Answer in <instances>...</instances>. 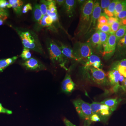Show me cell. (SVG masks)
I'll use <instances>...</instances> for the list:
<instances>
[{
  "label": "cell",
  "instance_id": "cell-26",
  "mask_svg": "<svg viewBox=\"0 0 126 126\" xmlns=\"http://www.w3.org/2000/svg\"><path fill=\"white\" fill-rule=\"evenodd\" d=\"M122 26V23H121V21H118L113 23L111 26L110 34H115L116 32Z\"/></svg>",
  "mask_w": 126,
  "mask_h": 126
},
{
  "label": "cell",
  "instance_id": "cell-15",
  "mask_svg": "<svg viewBox=\"0 0 126 126\" xmlns=\"http://www.w3.org/2000/svg\"><path fill=\"white\" fill-rule=\"evenodd\" d=\"M60 45L59 47L63 54L67 58L74 60L77 61H79L78 59L75 55L74 50L70 47L64 44L63 43L60 42Z\"/></svg>",
  "mask_w": 126,
  "mask_h": 126
},
{
  "label": "cell",
  "instance_id": "cell-18",
  "mask_svg": "<svg viewBox=\"0 0 126 126\" xmlns=\"http://www.w3.org/2000/svg\"><path fill=\"white\" fill-rule=\"evenodd\" d=\"M87 43L89 44L92 47L94 48L100 46L99 34L97 30L88 40Z\"/></svg>",
  "mask_w": 126,
  "mask_h": 126
},
{
  "label": "cell",
  "instance_id": "cell-17",
  "mask_svg": "<svg viewBox=\"0 0 126 126\" xmlns=\"http://www.w3.org/2000/svg\"><path fill=\"white\" fill-rule=\"evenodd\" d=\"M18 58L17 56H14L12 58L3 59L0 60V73L2 72L9 65L14 63Z\"/></svg>",
  "mask_w": 126,
  "mask_h": 126
},
{
  "label": "cell",
  "instance_id": "cell-52",
  "mask_svg": "<svg viewBox=\"0 0 126 126\" xmlns=\"http://www.w3.org/2000/svg\"><path fill=\"white\" fill-rule=\"evenodd\" d=\"M0 105H2V104H1L0 103Z\"/></svg>",
  "mask_w": 126,
  "mask_h": 126
},
{
  "label": "cell",
  "instance_id": "cell-21",
  "mask_svg": "<svg viewBox=\"0 0 126 126\" xmlns=\"http://www.w3.org/2000/svg\"><path fill=\"white\" fill-rule=\"evenodd\" d=\"M126 10V0H118L115 7L114 16L117 18L118 15L120 12Z\"/></svg>",
  "mask_w": 126,
  "mask_h": 126
},
{
  "label": "cell",
  "instance_id": "cell-36",
  "mask_svg": "<svg viewBox=\"0 0 126 126\" xmlns=\"http://www.w3.org/2000/svg\"><path fill=\"white\" fill-rule=\"evenodd\" d=\"M32 6L31 4L30 3H28L25 5L24 6H23L22 9V14H26L29 11L32 10Z\"/></svg>",
  "mask_w": 126,
  "mask_h": 126
},
{
  "label": "cell",
  "instance_id": "cell-28",
  "mask_svg": "<svg viewBox=\"0 0 126 126\" xmlns=\"http://www.w3.org/2000/svg\"><path fill=\"white\" fill-rule=\"evenodd\" d=\"M47 4L48 5V9L51 12H57L55 1L52 0H47Z\"/></svg>",
  "mask_w": 126,
  "mask_h": 126
},
{
  "label": "cell",
  "instance_id": "cell-10",
  "mask_svg": "<svg viewBox=\"0 0 126 126\" xmlns=\"http://www.w3.org/2000/svg\"><path fill=\"white\" fill-rule=\"evenodd\" d=\"M101 11L102 9L99 2L97 1L94 2L90 24L84 34L87 33L88 32L90 31V30L92 29L94 27L97 21L101 15Z\"/></svg>",
  "mask_w": 126,
  "mask_h": 126
},
{
  "label": "cell",
  "instance_id": "cell-38",
  "mask_svg": "<svg viewBox=\"0 0 126 126\" xmlns=\"http://www.w3.org/2000/svg\"><path fill=\"white\" fill-rule=\"evenodd\" d=\"M9 5V1L5 0H0V8L5 9L6 7L7 8Z\"/></svg>",
  "mask_w": 126,
  "mask_h": 126
},
{
  "label": "cell",
  "instance_id": "cell-35",
  "mask_svg": "<svg viewBox=\"0 0 126 126\" xmlns=\"http://www.w3.org/2000/svg\"><path fill=\"white\" fill-rule=\"evenodd\" d=\"M111 2L112 1L110 0H101V5L102 10L104 11L105 9L108 8Z\"/></svg>",
  "mask_w": 126,
  "mask_h": 126
},
{
  "label": "cell",
  "instance_id": "cell-41",
  "mask_svg": "<svg viewBox=\"0 0 126 126\" xmlns=\"http://www.w3.org/2000/svg\"><path fill=\"white\" fill-rule=\"evenodd\" d=\"M108 23L109 25L111 26V25L113 23L116 22V21H119L118 18H116V17H108Z\"/></svg>",
  "mask_w": 126,
  "mask_h": 126
},
{
  "label": "cell",
  "instance_id": "cell-43",
  "mask_svg": "<svg viewBox=\"0 0 126 126\" xmlns=\"http://www.w3.org/2000/svg\"><path fill=\"white\" fill-rule=\"evenodd\" d=\"M8 16L7 15H0V26L4 24L5 21L8 18Z\"/></svg>",
  "mask_w": 126,
  "mask_h": 126
},
{
  "label": "cell",
  "instance_id": "cell-40",
  "mask_svg": "<svg viewBox=\"0 0 126 126\" xmlns=\"http://www.w3.org/2000/svg\"><path fill=\"white\" fill-rule=\"evenodd\" d=\"M90 121L94 122H99L101 121V119L97 114H93L90 117Z\"/></svg>",
  "mask_w": 126,
  "mask_h": 126
},
{
  "label": "cell",
  "instance_id": "cell-22",
  "mask_svg": "<svg viewBox=\"0 0 126 126\" xmlns=\"http://www.w3.org/2000/svg\"><path fill=\"white\" fill-rule=\"evenodd\" d=\"M126 34V26H122L115 34L116 38L117 43H118Z\"/></svg>",
  "mask_w": 126,
  "mask_h": 126
},
{
  "label": "cell",
  "instance_id": "cell-5",
  "mask_svg": "<svg viewBox=\"0 0 126 126\" xmlns=\"http://www.w3.org/2000/svg\"><path fill=\"white\" fill-rule=\"evenodd\" d=\"M90 73V78L97 84L101 86H108L110 85L107 75L103 70L98 69L92 67H89L86 68Z\"/></svg>",
  "mask_w": 126,
  "mask_h": 126
},
{
  "label": "cell",
  "instance_id": "cell-11",
  "mask_svg": "<svg viewBox=\"0 0 126 126\" xmlns=\"http://www.w3.org/2000/svg\"><path fill=\"white\" fill-rule=\"evenodd\" d=\"M116 38L115 34L109 35L108 40L106 44L103 46L104 49L102 52L103 56L111 54L115 51L116 45Z\"/></svg>",
  "mask_w": 126,
  "mask_h": 126
},
{
  "label": "cell",
  "instance_id": "cell-2",
  "mask_svg": "<svg viewBox=\"0 0 126 126\" xmlns=\"http://www.w3.org/2000/svg\"><path fill=\"white\" fill-rule=\"evenodd\" d=\"M94 4L93 1L89 0L86 1L82 6L77 29V34L82 32L85 33L87 29L90 24Z\"/></svg>",
  "mask_w": 126,
  "mask_h": 126
},
{
  "label": "cell",
  "instance_id": "cell-7",
  "mask_svg": "<svg viewBox=\"0 0 126 126\" xmlns=\"http://www.w3.org/2000/svg\"><path fill=\"white\" fill-rule=\"evenodd\" d=\"M74 52L79 61L83 59H87L93 53L92 47L87 43H79L77 49Z\"/></svg>",
  "mask_w": 126,
  "mask_h": 126
},
{
  "label": "cell",
  "instance_id": "cell-27",
  "mask_svg": "<svg viewBox=\"0 0 126 126\" xmlns=\"http://www.w3.org/2000/svg\"><path fill=\"white\" fill-rule=\"evenodd\" d=\"M40 6V10L43 16L46 15L48 9L47 1L41 0Z\"/></svg>",
  "mask_w": 126,
  "mask_h": 126
},
{
  "label": "cell",
  "instance_id": "cell-23",
  "mask_svg": "<svg viewBox=\"0 0 126 126\" xmlns=\"http://www.w3.org/2000/svg\"><path fill=\"white\" fill-rule=\"evenodd\" d=\"M97 31L99 34L100 46H103L107 43L109 35L108 34L102 32L98 30H97Z\"/></svg>",
  "mask_w": 126,
  "mask_h": 126
},
{
  "label": "cell",
  "instance_id": "cell-16",
  "mask_svg": "<svg viewBox=\"0 0 126 126\" xmlns=\"http://www.w3.org/2000/svg\"><path fill=\"white\" fill-rule=\"evenodd\" d=\"M121 101V99L117 98H111L104 100L101 103L107 106L110 109V111L113 112L117 108L118 104Z\"/></svg>",
  "mask_w": 126,
  "mask_h": 126
},
{
  "label": "cell",
  "instance_id": "cell-8",
  "mask_svg": "<svg viewBox=\"0 0 126 126\" xmlns=\"http://www.w3.org/2000/svg\"><path fill=\"white\" fill-rule=\"evenodd\" d=\"M22 66L27 70L40 71L47 69L46 67L38 60L31 58L29 60L25 61L21 63Z\"/></svg>",
  "mask_w": 126,
  "mask_h": 126
},
{
  "label": "cell",
  "instance_id": "cell-48",
  "mask_svg": "<svg viewBox=\"0 0 126 126\" xmlns=\"http://www.w3.org/2000/svg\"><path fill=\"white\" fill-rule=\"evenodd\" d=\"M55 2L59 5L61 6L64 4L65 0H55Z\"/></svg>",
  "mask_w": 126,
  "mask_h": 126
},
{
  "label": "cell",
  "instance_id": "cell-29",
  "mask_svg": "<svg viewBox=\"0 0 126 126\" xmlns=\"http://www.w3.org/2000/svg\"><path fill=\"white\" fill-rule=\"evenodd\" d=\"M108 17H107V16L104 15L103 14L101 15L100 17L97 20V24L105 25L108 23Z\"/></svg>",
  "mask_w": 126,
  "mask_h": 126
},
{
  "label": "cell",
  "instance_id": "cell-46",
  "mask_svg": "<svg viewBox=\"0 0 126 126\" xmlns=\"http://www.w3.org/2000/svg\"><path fill=\"white\" fill-rule=\"evenodd\" d=\"M9 15V13L7 10L0 8V15Z\"/></svg>",
  "mask_w": 126,
  "mask_h": 126
},
{
  "label": "cell",
  "instance_id": "cell-9",
  "mask_svg": "<svg viewBox=\"0 0 126 126\" xmlns=\"http://www.w3.org/2000/svg\"><path fill=\"white\" fill-rule=\"evenodd\" d=\"M107 75L110 85L111 86L113 92H117L120 87L119 78L121 75L118 70L113 69L108 72Z\"/></svg>",
  "mask_w": 126,
  "mask_h": 126
},
{
  "label": "cell",
  "instance_id": "cell-19",
  "mask_svg": "<svg viewBox=\"0 0 126 126\" xmlns=\"http://www.w3.org/2000/svg\"><path fill=\"white\" fill-rule=\"evenodd\" d=\"M33 19L35 22L38 23L43 18V15L40 9V4H36L33 10Z\"/></svg>",
  "mask_w": 126,
  "mask_h": 126
},
{
  "label": "cell",
  "instance_id": "cell-51",
  "mask_svg": "<svg viewBox=\"0 0 126 126\" xmlns=\"http://www.w3.org/2000/svg\"><path fill=\"white\" fill-rule=\"evenodd\" d=\"M122 26H126V19H124L122 20H120Z\"/></svg>",
  "mask_w": 126,
  "mask_h": 126
},
{
  "label": "cell",
  "instance_id": "cell-6",
  "mask_svg": "<svg viewBox=\"0 0 126 126\" xmlns=\"http://www.w3.org/2000/svg\"><path fill=\"white\" fill-rule=\"evenodd\" d=\"M90 106L93 114H97L101 119H106L112 112L107 106L101 102H94Z\"/></svg>",
  "mask_w": 126,
  "mask_h": 126
},
{
  "label": "cell",
  "instance_id": "cell-49",
  "mask_svg": "<svg viewBox=\"0 0 126 126\" xmlns=\"http://www.w3.org/2000/svg\"><path fill=\"white\" fill-rule=\"evenodd\" d=\"M122 87L125 92H126V78H125L124 83L122 84Z\"/></svg>",
  "mask_w": 126,
  "mask_h": 126
},
{
  "label": "cell",
  "instance_id": "cell-13",
  "mask_svg": "<svg viewBox=\"0 0 126 126\" xmlns=\"http://www.w3.org/2000/svg\"><path fill=\"white\" fill-rule=\"evenodd\" d=\"M77 1L74 0H66L63 5L66 14L69 17L73 16L77 5Z\"/></svg>",
  "mask_w": 126,
  "mask_h": 126
},
{
  "label": "cell",
  "instance_id": "cell-33",
  "mask_svg": "<svg viewBox=\"0 0 126 126\" xmlns=\"http://www.w3.org/2000/svg\"><path fill=\"white\" fill-rule=\"evenodd\" d=\"M117 46L120 48H126V34L118 42Z\"/></svg>",
  "mask_w": 126,
  "mask_h": 126
},
{
  "label": "cell",
  "instance_id": "cell-20",
  "mask_svg": "<svg viewBox=\"0 0 126 126\" xmlns=\"http://www.w3.org/2000/svg\"><path fill=\"white\" fill-rule=\"evenodd\" d=\"M97 62H101L100 58L97 55H92L87 58L85 64V68L91 66H93L94 64Z\"/></svg>",
  "mask_w": 126,
  "mask_h": 126
},
{
  "label": "cell",
  "instance_id": "cell-3",
  "mask_svg": "<svg viewBox=\"0 0 126 126\" xmlns=\"http://www.w3.org/2000/svg\"><path fill=\"white\" fill-rule=\"evenodd\" d=\"M46 44L50 58L52 62L58 63L61 67L67 69L65 65L68 58L63 54L58 46L51 39L47 41Z\"/></svg>",
  "mask_w": 126,
  "mask_h": 126
},
{
  "label": "cell",
  "instance_id": "cell-50",
  "mask_svg": "<svg viewBox=\"0 0 126 126\" xmlns=\"http://www.w3.org/2000/svg\"><path fill=\"white\" fill-rule=\"evenodd\" d=\"M125 78L122 75H121L119 78V81L122 83V84L124 83Z\"/></svg>",
  "mask_w": 126,
  "mask_h": 126
},
{
  "label": "cell",
  "instance_id": "cell-42",
  "mask_svg": "<svg viewBox=\"0 0 126 126\" xmlns=\"http://www.w3.org/2000/svg\"><path fill=\"white\" fill-rule=\"evenodd\" d=\"M46 22L47 25V27L50 26L53 23V19L50 16L47 15V16L46 18Z\"/></svg>",
  "mask_w": 126,
  "mask_h": 126
},
{
  "label": "cell",
  "instance_id": "cell-44",
  "mask_svg": "<svg viewBox=\"0 0 126 126\" xmlns=\"http://www.w3.org/2000/svg\"><path fill=\"white\" fill-rule=\"evenodd\" d=\"M63 122L65 126H77L72 123L71 122H70L69 120H68L67 118H64L63 119Z\"/></svg>",
  "mask_w": 126,
  "mask_h": 126
},
{
  "label": "cell",
  "instance_id": "cell-4",
  "mask_svg": "<svg viewBox=\"0 0 126 126\" xmlns=\"http://www.w3.org/2000/svg\"><path fill=\"white\" fill-rule=\"evenodd\" d=\"M73 103L80 117L86 121H90L93 115L90 104L80 99L74 100Z\"/></svg>",
  "mask_w": 126,
  "mask_h": 126
},
{
  "label": "cell",
  "instance_id": "cell-34",
  "mask_svg": "<svg viewBox=\"0 0 126 126\" xmlns=\"http://www.w3.org/2000/svg\"><path fill=\"white\" fill-rule=\"evenodd\" d=\"M47 15V16H50L53 19V22H56L58 20V17L57 12H51L48 9Z\"/></svg>",
  "mask_w": 126,
  "mask_h": 126
},
{
  "label": "cell",
  "instance_id": "cell-45",
  "mask_svg": "<svg viewBox=\"0 0 126 126\" xmlns=\"http://www.w3.org/2000/svg\"><path fill=\"white\" fill-rule=\"evenodd\" d=\"M117 65H120L126 68V59L122 60L121 61L118 62Z\"/></svg>",
  "mask_w": 126,
  "mask_h": 126
},
{
  "label": "cell",
  "instance_id": "cell-12",
  "mask_svg": "<svg viewBox=\"0 0 126 126\" xmlns=\"http://www.w3.org/2000/svg\"><path fill=\"white\" fill-rule=\"evenodd\" d=\"M75 87V84L72 80L70 75H65L61 84V89L63 92L68 94L73 92Z\"/></svg>",
  "mask_w": 126,
  "mask_h": 126
},
{
  "label": "cell",
  "instance_id": "cell-32",
  "mask_svg": "<svg viewBox=\"0 0 126 126\" xmlns=\"http://www.w3.org/2000/svg\"><path fill=\"white\" fill-rule=\"evenodd\" d=\"M118 0H113L112 1L109 5V6L107 8V10H108V11L110 12L111 13H112L114 14V12H115V8L116 5L117 4L118 2Z\"/></svg>",
  "mask_w": 126,
  "mask_h": 126
},
{
  "label": "cell",
  "instance_id": "cell-31",
  "mask_svg": "<svg viewBox=\"0 0 126 126\" xmlns=\"http://www.w3.org/2000/svg\"><path fill=\"white\" fill-rule=\"evenodd\" d=\"M47 16V15L43 16L41 20L39 22L37 23H38V29H40L45 27H48L45 21L46 18Z\"/></svg>",
  "mask_w": 126,
  "mask_h": 126
},
{
  "label": "cell",
  "instance_id": "cell-1",
  "mask_svg": "<svg viewBox=\"0 0 126 126\" xmlns=\"http://www.w3.org/2000/svg\"><path fill=\"white\" fill-rule=\"evenodd\" d=\"M13 27L20 37L24 47L41 54H44L38 37L34 32L20 27Z\"/></svg>",
  "mask_w": 126,
  "mask_h": 126
},
{
  "label": "cell",
  "instance_id": "cell-24",
  "mask_svg": "<svg viewBox=\"0 0 126 126\" xmlns=\"http://www.w3.org/2000/svg\"><path fill=\"white\" fill-rule=\"evenodd\" d=\"M30 50L29 49L24 47V49L20 56L24 61H27L31 58L32 55Z\"/></svg>",
  "mask_w": 126,
  "mask_h": 126
},
{
  "label": "cell",
  "instance_id": "cell-37",
  "mask_svg": "<svg viewBox=\"0 0 126 126\" xmlns=\"http://www.w3.org/2000/svg\"><path fill=\"white\" fill-rule=\"evenodd\" d=\"M0 113H6L8 115H11L12 113L11 110H8L2 107V105H0Z\"/></svg>",
  "mask_w": 126,
  "mask_h": 126
},
{
  "label": "cell",
  "instance_id": "cell-14",
  "mask_svg": "<svg viewBox=\"0 0 126 126\" xmlns=\"http://www.w3.org/2000/svg\"><path fill=\"white\" fill-rule=\"evenodd\" d=\"M9 5L7 8L12 7L16 15H21L24 4L23 1L21 0H9Z\"/></svg>",
  "mask_w": 126,
  "mask_h": 126
},
{
  "label": "cell",
  "instance_id": "cell-39",
  "mask_svg": "<svg viewBox=\"0 0 126 126\" xmlns=\"http://www.w3.org/2000/svg\"><path fill=\"white\" fill-rule=\"evenodd\" d=\"M117 18L120 20L126 19V10L119 13L118 15Z\"/></svg>",
  "mask_w": 126,
  "mask_h": 126
},
{
  "label": "cell",
  "instance_id": "cell-47",
  "mask_svg": "<svg viewBox=\"0 0 126 126\" xmlns=\"http://www.w3.org/2000/svg\"><path fill=\"white\" fill-rule=\"evenodd\" d=\"M104 13L106 14V15L107 16H109V17H112L113 16H114V14L108 11V10H107V9H105V10H104Z\"/></svg>",
  "mask_w": 126,
  "mask_h": 126
},
{
  "label": "cell",
  "instance_id": "cell-25",
  "mask_svg": "<svg viewBox=\"0 0 126 126\" xmlns=\"http://www.w3.org/2000/svg\"><path fill=\"white\" fill-rule=\"evenodd\" d=\"M97 30L110 35L111 26L108 24L105 25H97Z\"/></svg>",
  "mask_w": 126,
  "mask_h": 126
},
{
  "label": "cell",
  "instance_id": "cell-30",
  "mask_svg": "<svg viewBox=\"0 0 126 126\" xmlns=\"http://www.w3.org/2000/svg\"><path fill=\"white\" fill-rule=\"evenodd\" d=\"M113 69L118 70L121 75L123 76L124 78H126V67L120 65H116Z\"/></svg>",
  "mask_w": 126,
  "mask_h": 126
}]
</instances>
